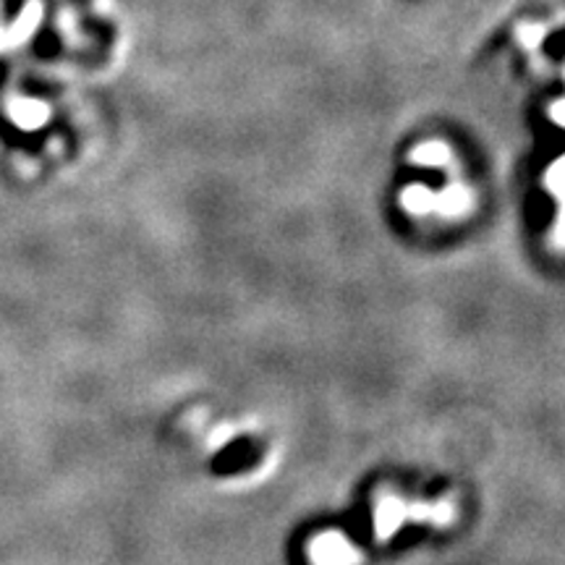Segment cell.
Returning <instances> with one entry per match:
<instances>
[{"instance_id":"obj_1","label":"cell","mask_w":565,"mask_h":565,"mask_svg":"<svg viewBox=\"0 0 565 565\" xmlns=\"http://www.w3.org/2000/svg\"><path fill=\"white\" fill-rule=\"evenodd\" d=\"M414 158L422 162H440L445 158V150H443V145H424L414 152Z\"/></svg>"}]
</instances>
